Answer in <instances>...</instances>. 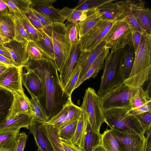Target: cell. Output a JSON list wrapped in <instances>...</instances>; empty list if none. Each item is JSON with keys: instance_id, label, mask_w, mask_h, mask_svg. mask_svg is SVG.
<instances>
[{"instance_id": "cell-30", "label": "cell", "mask_w": 151, "mask_h": 151, "mask_svg": "<svg viewBox=\"0 0 151 151\" xmlns=\"http://www.w3.org/2000/svg\"><path fill=\"white\" fill-rule=\"evenodd\" d=\"M135 52L132 44L127 45L123 48L122 68L125 80L129 76L134 64Z\"/></svg>"}, {"instance_id": "cell-42", "label": "cell", "mask_w": 151, "mask_h": 151, "mask_svg": "<svg viewBox=\"0 0 151 151\" xmlns=\"http://www.w3.org/2000/svg\"><path fill=\"white\" fill-rule=\"evenodd\" d=\"M113 0H85L74 8L76 10L81 11H85L93 9H97L105 3Z\"/></svg>"}, {"instance_id": "cell-22", "label": "cell", "mask_w": 151, "mask_h": 151, "mask_svg": "<svg viewBox=\"0 0 151 151\" xmlns=\"http://www.w3.org/2000/svg\"><path fill=\"white\" fill-rule=\"evenodd\" d=\"M31 117L24 114H20L15 117L6 120L0 124V132L11 131L25 128L29 129Z\"/></svg>"}, {"instance_id": "cell-8", "label": "cell", "mask_w": 151, "mask_h": 151, "mask_svg": "<svg viewBox=\"0 0 151 151\" xmlns=\"http://www.w3.org/2000/svg\"><path fill=\"white\" fill-rule=\"evenodd\" d=\"M132 33L125 20L117 21L114 22L103 40L105 41L108 48L114 51L132 44Z\"/></svg>"}, {"instance_id": "cell-51", "label": "cell", "mask_w": 151, "mask_h": 151, "mask_svg": "<svg viewBox=\"0 0 151 151\" xmlns=\"http://www.w3.org/2000/svg\"><path fill=\"white\" fill-rule=\"evenodd\" d=\"M61 141L65 151H82L81 149L73 144L72 141L62 139Z\"/></svg>"}, {"instance_id": "cell-9", "label": "cell", "mask_w": 151, "mask_h": 151, "mask_svg": "<svg viewBox=\"0 0 151 151\" xmlns=\"http://www.w3.org/2000/svg\"><path fill=\"white\" fill-rule=\"evenodd\" d=\"M114 23L101 20L80 39L79 51H91L96 48L103 41Z\"/></svg>"}, {"instance_id": "cell-15", "label": "cell", "mask_w": 151, "mask_h": 151, "mask_svg": "<svg viewBox=\"0 0 151 151\" xmlns=\"http://www.w3.org/2000/svg\"><path fill=\"white\" fill-rule=\"evenodd\" d=\"M27 44L14 40L3 44L9 50L15 65L20 69H23L29 59L27 50Z\"/></svg>"}, {"instance_id": "cell-45", "label": "cell", "mask_w": 151, "mask_h": 151, "mask_svg": "<svg viewBox=\"0 0 151 151\" xmlns=\"http://www.w3.org/2000/svg\"><path fill=\"white\" fill-rule=\"evenodd\" d=\"M135 116L141 123L145 134L151 130V110Z\"/></svg>"}, {"instance_id": "cell-54", "label": "cell", "mask_w": 151, "mask_h": 151, "mask_svg": "<svg viewBox=\"0 0 151 151\" xmlns=\"http://www.w3.org/2000/svg\"><path fill=\"white\" fill-rule=\"evenodd\" d=\"M143 151H151V130L147 133Z\"/></svg>"}, {"instance_id": "cell-17", "label": "cell", "mask_w": 151, "mask_h": 151, "mask_svg": "<svg viewBox=\"0 0 151 151\" xmlns=\"http://www.w3.org/2000/svg\"><path fill=\"white\" fill-rule=\"evenodd\" d=\"M107 48L105 41L103 40L91 51H79L77 63L81 68L79 79L85 74L99 55Z\"/></svg>"}, {"instance_id": "cell-6", "label": "cell", "mask_w": 151, "mask_h": 151, "mask_svg": "<svg viewBox=\"0 0 151 151\" xmlns=\"http://www.w3.org/2000/svg\"><path fill=\"white\" fill-rule=\"evenodd\" d=\"M138 88L129 87L123 82L100 96L103 111L116 108L130 109V101Z\"/></svg>"}, {"instance_id": "cell-38", "label": "cell", "mask_w": 151, "mask_h": 151, "mask_svg": "<svg viewBox=\"0 0 151 151\" xmlns=\"http://www.w3.org/2000/svg\"><path fill=\"white\" fill-rule=\"evenodd\" d=\"M81 70V68L80 66L76 64L64 89L65 93L69 97H71L72 93L74 90L75 86L79 79Z\"/></svg>"}, {"instance_id": "cell-4", "label": "cell", "mask_w": 151, "mask_h": 151, "mask_svg": "<svg viewBox=\"0 0 151 151\" xmlns=\"http://www.w3.org/2000/svg\"><path fill=\"white\" fill-rule=\"evenodd\" d=\"M129 109L116 108L103 111L105 122L113 131L127 134L145 135L139 120L129 112Z\"/></svg>"}, {"instance_id": "cell-59", "label": "cell", "mask_w": 151, "mask_h": 151, "mask_svg": "<svg viewBox=\"0 0 151 151\" xmlns=\"http://www.w3.org/2000/svg\"><path fill=\"white\" fill-rule=\"evenodd\" d=\"M94 151H105L101 145L97 147Z\"/></svg>"}, {"instance_id": "cell-1", "label": "cell", "mask_w": 151, "mask_h": 151, "mask_svg": "<svg viewBox=\"0 0 151 151\" xmlns=\"http://www.w3.org/2000/svg\"><path fill=\"white\" fill-rule=\"evenodd\" d=\"M24 67L33 71L43 82L44 94L37 99L48 121L71 100V97L64 92L53 60L45 57L39 60L29 59Z\"/></svg>"}, {"instance_id": "cell-34", "label": "cell", "mask_w": 151, "mask_h": 151, "mask_svg": "<svg viewBox=\"0 0 151 151\" xmlns=\"http://www.w3.org/2000/svg\"><path fill=\"white\" fill-rule=\"evenodd\" d=\"M12 17L14 24V40L25 44L30 41L27 32L19 18L15 14L10 13Z\"/></svg>"}, {"instance_id": "cell-55", "label": "cell", "mask_w": 151, "mask_h": 151, "mask_svg": "<svg viewBox=\"0 0 151 151\" xmlns=\"http://www.w3.org/2000/svg\"><path fill=\"white\" fill-rule=\"evenodd\" d=\"M9 13L8 8L3 0H0V14Z\"/></svg>"}, {"instance_id": "cell-5", "label": "cell", "mask_w": 151, "mask_h": 151, "mask_svg": "<svg viewBox=\"0 0 151 151\" xmlns=\"http://www.w3.org/2000/svg\"><path fill=\"white\" fill-rule=\"evenodd\" d=\"M52 39L55 55L53 61L60 73L70 55L71 49L65 24L60 22L52 23Z\"/></svg>"}, {"instance_id": "cell-13", "label": "cell", "mask_w": 151, "mask_h": 151, "mask_svg": "<svg viewBox=\"0 0 151 151\" xmlns=\"http://www.w3.org/2000/svg\"><path fill=\"white\" fill-rule=\"evenodd\" d=\"M13 94V101L6 120L14 118L20 114H26L31 117L34 116V113L30 100L24 91Z\"/></svg>"}, {"instance_id": "cell-29", "label": "cell", "mask_w": 151, "mask_h": 151, "mask_svg": "<svg viewBox=\"0 0 151 151\" xmlns=\"http://www.w3.org/2000/svg\"><path fill=\"white\" fill-rule=\"evenodd\" d=\"M40 32L41 38L33 42L45 57L53 61L55 59V55L52 39L44 33Z\"/></svg>"}, {"instance_id": "cell-41", "label": "cell", "mask_w": 151, "mask_h": 151, "mask_svg": "<svg viewBox=\"0 0 151 151\" xmlns=\"http://www.w3.org/2000/svg\"><path fill=\"white\" fill-rule=\"evenodd\" d=\"M70 101L59 113L47 122H44L45 123L56 125L59 129L61 128L66 119L68 113L69 103Z\"/></svg>"}, {"instance_id": "cell-52", "label": "cell", "mask_w": 151, "mask_h": 151, "mask_svg": "<svg viewBox=\"0 0 151 151\" xmlns=\"http://www.w3.org/2000/svg\"><path fill=\"white\" fill-rule=\"evenodd\" d=\"M141 35V33L137 32H132V41L135 53L136 52L138 47Z\"/></svg>"}, {"instance_id": "cell-36", "label": "cell", "mask_w": 151, "mask_h": 151, "mask_svg": "<svg viewBox=\"0 0 151 151\" xmlns=\"http://www.w3.org/2000/svg\"><path fill=\"white\" fill-rule=\"evenodd\" d=\"M20 19L29 36L30 41L35 42L41 38L40 32L31 24L26 15L16 14Z\"/></svg>"}, {"instance_id": "cell-31", "label": "cell", "mask_w": 151, "mask_h": 151, "mask_svg": "<svg viewBox=\"0 0 151 151\" xmlns=\"http://www.w3.org/2000/svg\"><path fill=\"white\" fill-rule=\"evenodd\" d=\"M20 129L0 132V151H12Z\"/></svg>"}, {"instance_id": "cell-44", "label": "cell", "mask_w": 151, "mask_h": 151, "mask_svg": "<svg viewBox=\"0 0 151 151\" xmlns=\"http://www.w3.org/2000/svg\"><path fill=\"white\" fill-rule=\"evenodd\" d=\"M66 26L68 33L71 47L80 42L77 24L68 22Z\"/></svg>"}, {"instance_id": "cell-26", "label": "cell", "mask_w": 151, "mask_h": 151, "mask_svg": "<svg viewBox=\"0 0 151 151\" xmlns=\"http://www.w3.org/2000/svg\"><path fill=\"white\" fill-rule=\"evenodd\" d=\"M101 144V134L94 132L88 123L81 151H94Z\"/></svg>"}, {"instance_id": "cell-28", "label": "cell", "mask_w": 151, "mask_h": 151, "mask_svg": "<svg viewBox=\"0 0 151 151\" xmlns=\"http://www.w3.org/2000/svg\"><path fill=\"white\" fill-rule=\"evenodd\" d=\"M13 99L12 93L0 88V124L6 120Z\"/></svg>"}, {"instance_id": "cell-16", "label": "cell", "mask_w": 151, "mask_h": 151, "mask_svg": "<svg viewBox=\"0 0 151 151\" xmlns=\"http://www.w3.org/2000/svg\"><path fill=\"white\" fill-rule=\"evenodd\" d=\"M27 72L22 74V84L30 96H33L38 99L42 98L44 93L43 82L39 76L33 71L26 70Z\"/></svg>"}, {"instance_id": "cell-57", "label": "cell", "mask_w": 151, "mask_h": 151, "mask_svg": "<svg viewBox=\"0 0 151 151\" xmlns=\"http://www.w3.org/2000/svg\"><path fill=\"white\" fill-rule=\"evenodd\" d=\"M9 67L0 62V77L3 75Z\"/></svg>"}, {"instance_id": "cell-58", "label": "cell", "mask_w": 151, "mask_h": 151, "mask_svg": "<svg viewBox=\"0 0 151 151\" xmlns=\"http://www.w3.org/2000/svg\"><path fill=\"white\" fill-rule=\"evenodd\" d=\"M10 40L0 35V44H4Z\"/></svg>"}, {"instance_id": "cell-50", "label": "cell", "mask_w": 151, "mask_h": 151, "mask_svg": "<svg viewBox=\"0 0 151 151\" xmlns=\"http://www.w3.org/2000/svg\"><path fill=\"white\" fill-rule=\"evenodd\" d=\"M151 110V102L140 106L129 109V112L131 114L135 116Z\"/></svg>"}, {"instance_id": "cell-37", "label": "cell", "mask_w": 151, "mask_h": 151, "mask_svg": "<svg viewBox=\"0 0 151 151\" xmlns=\"http://www.w3.org/2000/svg\"><path fill=\"white\" fill-rule=\"evenodd\" d=\"M150 102H151V99L148 91L144 90L142 87H141L138 88L131 101L130 109L140 106Z\"/></svg>"}, {"instance_id": "cell-47", "label": "cell", "mask_w": 151, "mask_h": 151, "mask_svg": "<svg viewBox=\"0 0 151 151\" xmlns=\"http://www.w3.org/2000/svg\"><path fill=\"white\" fill-rule=\"evenodd\" d=\"M125 20L129 25L132 32H137L142 34L144 32L133 16L130 9L129 11Z\"/></svg>"}, {"instance_id": "cell-60", "label": "cell", "mask_w": 151, "mask_h": 151, "mask_svg": "<svg viewBox=\"0 0 151 151\" xmlns=\"http://www.w3.org/2000/svg\"><path fill=\"white\" fill-rule=\"evenodd\" d=\"M40 151V150H38H38H37V151Z\"/></svg>"}, {"instance_id": "cell-7", "label": "cell", "mask_w": 151, "mask_h": 151, "mask_svg": "<svg viewBox=\"0 0 151 151\" xmlns=\"http://www.w3.org/2000/svg\"><path fill=\"white\" fill-rule=\"evenodd\" d=\"M81 107L86 114L92 130L95 132H100L101 126L105 122V119L100 96L93 88L88 87L86 90Z\"/></svg>"}, {"instance_id": "cell-23", "label": "cell", "mask_w": 151, "mask_h": 151, "mask_svg": "<svg viewBox=\"0 0 151 151\" xmlns=\"http://www.w3.org/2000/svg\"><path fill=\"white\" fill-rule=\"evenodd\" d=\"M109 52V49L107 48L99 55L85 74L79 79L75 86L74 89L78 87L86 80L91 78H95L102 69L104 62Z\"/></svg>"}, {"instance_id": "cell-10", "label": "cell", "mask_w": 151, "mask_h": 151, "mask_svg": "<svg viewBox=\"0 0 151 151\" xmlns=\"http://www.w3.org/2000/svg\"><path fill=\"white\" fill-rule=\"evenodd\" d=\"M132 2L113 0L103 5L98 8L101 19L113 22L125 20Z\"/></svg>"}, {"instance_id": "cell-27", "label": "cell", "mask_w": 151, "mask_h": 151, "mask_svg": "<svg viewBox=\"0 0 151 151\" xmlns=\"http://www.w3.org/2000/svg\"><path fill=\"white\" fill-rule=\"evenodd\" d=\"M0 34L10 40L14 39V24L9 13L0 14Z\"/></svg>"}, {"instance_id": "cell-19", "label": "cell", "mask_w": 151, "mask_h": 151, "mask_svg": "<svg viewBox=\"0 0 151 151\" xmlns=\"http://www.w3.org/2000/svg\"><path fill=\"white\" fill-rule=\"evenodd\" d=\"M43 122L32 117L29 133L33 135L38 150L41 151H54L48 138L41 129Z\"/></svg>"}, {"instance_id": "cell-12", "label": "cell", "mask_w": 151, "mask_h": 151, "mask_svg": "<svg viewBox=\"0 0 151 151\" xmlns=\"http://www.w3.org/2000/svg\"><path fill=\"white\" fill-rule=\"evenodd\" d=\"M130 9L144 32L151 35V10L141 0L132 1Z\"/></svg>"}, {"instance_id": "cell-48", "label": "cell", "mask_w": 151, "mask_h": 151, "mask_svg": "<svg viewBox=\"0 0 151 151\" xmlns=\"http://www.w3.org/2000/svg\"><path fill=\"white\" fill-rule=\"evenodd\" d=\"M26 16L31 24L38 31L43 32L46 34L45 29L42 24L31 8L26 14Z\"/></svg>"}, {"instance_id": "cell-53", "label": "cell", "mask_w": 151, "mask_h": 151, "mask_svg": "<svg viewBox=\"0 0 151 151\" xmlns=\"http://www.w3.org/2000/svg\"><path fill=\"white\" fill-rule=\"evenodd\" d=\"M0 54L14 63L9 50L3 44H0Z\"/></svg>"}, {"instance_id": "cell-61", "label": "cell", "mask_w": 151, "mask_h": 151, "mask_svg": "<svg viewBox=\"0 0 151 151\" xmlns=\"http://www.w3.org/2000/svg\"><path fill=\"white\" fill-rule=\"evenodd\" d=\"M9 151L7 150V151Z\"/></svg>"}, {"instance_id": "cell-32", "label": "cell", "mask_w": 151, "mask_h": 151, "mask_svg": "<svg viewBox=\"0 0 151 151\" xmlns=\"http://www.w3.org/2000/svg\"><path fill=\"white\" fill-rule=\"evenodd\" d=\"M101 145L105 151H122L116 135L111 129H107L101 134Z\"/></svg>"}, {"instance_id": "cell-56", "label": "cell", "mask_w": 151, "mask_h": 151, "mask_svg": "<svg viewBox=\"0 0 151 151\" xmlns=\"http://www.w3.org/2000/svg\"><path fill=\"white\" fill-rule=\"evenodd\" d=\"M0 62L4 64L9 67H16L13 62L0 54Z\"/></svg>"}, {"instance_id": "cell-39", "label": "cell", "mask_w": 151, "mask_h": 151, "mask_svg": "<svg viewBox=\"0 0 151 151\" xmlns=\"http://www.w3.org/2000/svg\"><path fill=\"white\" fill-rule=\"evenodd\" d=\"M78 120H76L73 121L63 128L59 129L58 134L61 139L72 141Z\"/></svg>"}, {"instance_id": "cell-11", "label": "cell", "mask_w": 151, "mask_h": 151, "mask_svg": "<svg viewBox=\"0 0 151 151\" xmlns=\"http://www.w3.org/2000/svg\"><path fill=\"white\" fill-rule=\"evenodd\" d=\"M22 69L16 67L9 68L0 77V88L13 94L23 91L22 82Z\"/></svg>"}, {"instance_id": "cell-33", "label": "cell", "mask_w": 151, "mask_h": 151, "mask_svg": "<svg viewBox=\"0 0 151 151\" xmlns=\"http://www.w3.org/2000/svg\"><path fill=\"white\" fill-rule=\"evenodd\" d=\"M7 5L10 13L26 15L30 9L31 0H3Z\"/></svg>"}, {"instance_id": "cell-40", "label": "cell", "mask_w": 151, "mask_h": 151, "mask_svg": "<svg viewBox=\"0 0 151 151\" xmlns=\"http://www.w3.org/2000/svg\"><path fill=\"white\" fill-rule=\"evenodd\" d=\"M82 111L81 107L75 105L71 100L70 101L69 103L68 113L66 119L62 128L73 121L78 120Z\"/></svg>"}, {"instance_id": "cell-3", "label": "cell", "mask_w": 151, "mask_h": 151, "mask_svg": "<svg viewBox=\"0 0 151 151\" xmlns=\"http://www.w3.org/2000/svg\"><path fill=\"white\" fill-rule=\"evenodd\" d=\"M105 61L100 87L97 93L100 96L119 86L125 80L122 66L123 48L111 51Z\"/></svg>"}, {"instance_id": "cell-25", "label": "cell", "mask_w": 151, "mask_h": 151, "mask_svg": "<svg viewBox=\"0 0 151 151\" xmlns=\"http://www.w3.org/2000/svg\"><path fill=\"white\" fill-rule=\"evenodd\" d=\"M88 123L87 116L82 109L72 140L73 144L81 149L83 145Z\"/></svg>"}, {"instance_id": "cell-46", "label": "cell", "mask_w": 151, "mask_h": 151, "mask_svg": "<svg viewBox=\"0 0 151 151\" xmlns=\"http://www.w3.org/2000/svg\"><path fill=\"white\" fill-rule=\"evenodd\" d=\"M27 50L29 59L39 60L45 57L37 46L32 41L28 42Z\"/></svg>"}, {"instance_id": "cell-35", "label": "cell", "mask_w": 151, "mask_h": 151, "mask_svg": "<svg viewBox=\"0 0 151 151\" xmlns=\"http://www.w3.org/2000/svg\"><path fill=\"white\" fill-rule=\"evenodd\" d=\"M60 13L68 22L77 24L83 20L86 15V10L79 11L67 7L60 10Z\"/></svg>"}, {"instance_id": "cell-24", "label": "cell", "mask_w": 151, "mask_h": 151, "mask_svg": "<svg viewBox=\"0 0 151 151\" xmlns=\"http://www.w3.org/2000/svg\"><path fill=\"white\" fill-rule=\"evenodd\" d=\"M41 128L49 140L54 151H65L58 134L59 129L57 125L45 124L43 122Z\"/></svg>"}, {"instance_id": "cell-20", "label": "cell", "mask_w": 151, "mask_h": 151, "mask_svg": "<svg viewBox=\"0 0 151 151\" xmlns=\"http://www.w3.org/2000/svg\"><path fill=\"white\" fill-rule=\"evenodd\" d=\"M79 42H80L71 47L70 55L59 73L60 80L63 89L77 64L79 52Z\"/></svg>"}, {"instance_id": "cell-18", "label": "cell", "mask_w": 151, "mask_h": 151, "mask_svg": "<svg viewBox=\"0 0 151 151\" xmlns=\"http://www.w3.org/2000/svg\"><path fill=\"white\" fill-rule=\"evenodd\" d=\"M30 8L46 15L53 22L63 23L66 20L62 16L60 10L55 8L52 5L56 0H31Z\"/></svg>"}, {"instance_id": "cell-21", "label": "cell", "mask_w": 151, "mask_h": 151, "mask_svg": "<svg viewBox=\"0 0 151 151\" xmlns=\"http://www.w3.org/2000/svg\"><path fill=\"white\" fill-rule=\"evenodd\" d=\"M101 15L97 8L86 10L85 19L77 23L80 39L101 20Z\"/></svg>"}, {"instance_id": "cell-2", "label": "cell", "mask_w": 151, "mask_h": 151, "mask_svg": "<svg viewBox=\"0 0 151 151\" xmlns=\"http://www.w3.org/2000/svg\"><path fill=\"white\" fill-rule=\"evenodd\" d=\"M151 72V35H141L137 50L135 53L133 68L129 77L123 83L133 88L142 87Z\"/></svg>"}, {"instance_id": "cell-43", "label": "cell", "mask_w": 151, "mask_h": 151, "mask_svg": "<svg viewBox=\"0 0 151 151\" xmlns=\"http://www.w3.org/2000/svg\"><path fill=\"white\" fill-rule=\"evenodd\" d=\"M31 96L30 100L34 113V116L32 117L42 122H47V117L37 99L33 96Z\"/></svg>"}, {"instance_id": "cell-49", "label": "cell", "mask_w": 151, "mask_h": 151, "mask_svg": "<svg viewBox=\"0 0 151 151\" xmlns=\"http://www.w3.org/2000/svg\"><path fill=\"white\" fill-rule=\"evenodd\" d=\"M28 139V135L24 132L17 135L16 143L12 151H24Z\"/></svg>"}, {"instance_id": "cell-14", "label": "cell", "mask_w": 151, "mask_h": 151, "mask_svg": "<svg viewBox=\"0 0 151 151\" xmlns=\"http://www.w3.org/2000/svg\"><path fill=\"white\" fill-rule=\"evenodd\" d=\"M113 131L122 151H143L146 138L144 135Z\"/></svg>"}]
</instances>
